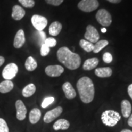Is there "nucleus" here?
<instances>
[{"instance_id": "obj_1", "label": "nucleus", "mask_w": 132, "mask_h": 132, "mask_svg": "<svg viewBox=\"0 0 132 132\" xmlns=\"http://www.w3.org/2000/svg\"><path fill=\"white\" fill-rule=\"evenodd\" d=\"M59 61L70 70H75L81 65V57L79 54L70 51L68 48L62 47L57 52Z\"/></svg>"}, {"instance_id": "obj_2", "label": "nucleus", "mask_w": 132, "mask_h": 132, "mask_svg": "<svg viewBox=\"0 0 132 132\" xmlns=\"http://www.w3.org/2000/svg\"><path fill=\"white\" fill-rule=\"evenodd\" d=\"M81 100L85 103H89L93 100L95 95V88L91 79L83 77L79 79L77 83Z\"/></svg>"}, {"instance_id": "obj_3", "label": "nucleus", "mask_w": 132, "mask_h": 132, "mask_svg": "<svg viewBox=\"0 0 132 132\" xmlns=\"http://www.w3.org/2000/svg\"><path fill=\"white\" fill-rule=\"evenodd\" d=\"M121 119V116L118 112L114 110H106L101 116L102 123L107 127H113L117 125Z\"/></svg>"}, {"instance_id": "obj_4", "label": "nucleus", "mask_w": 132, "mask_h": 132, "mask_svg": "<svg viewBox=\"0 0 132 132\" xmlns=\"http://www.w3.org/2000/svg\"><path fill=\"white\" fill-rule=\"evenodd\" d=\"M98 22L104 27L110 26L112 23V17L111 14L105 9H101L97 12L95 15Z\"/></svg>"}, {"instance_id": "obj_5", "label": "nucleus", "mask_w": 132, "mask_h": 132, "mask_svg": "<svg viewBox=\"0 0 132 132\" xmlns=\"http://www.w3.org/2000/svg\"><path fill=\"white\" fill-rule=\"evenodd\" d=\"M99 6L98 0H81L78 4V7L85 12L95 11Z\"/></svg>"}, {"instance_id": "obj_6", "label": "nucleus", "mask_w": 132, "mask_h": 132, "mask_svg": "<svg viewBox=\"0 0 132 132\" xmlns=\"http://www.w3.org/2000/svg\"><path fill=\"white\" fill-rule=\"evenodd\" d=\"M18 70L19 69L15 64L10 63L7 64L3 69L2 72L3 77L6 80H12L16 76Z\"/></svg>"}, {"instance_id": "obj_7", "label": "nucleus", "mask_w": 132, "mask_h": 132, "mask_svg": "<svg viewBox=\"0 0 132 132\" xmlns=\"http://www.w3.org/2000/svg\"><path fill=\"white\" fill-rule=\"evenodd\" d=\"M31 23L37 31H42L48 24L47 19L39 15H34L31 18Z\"/></svg>"}, {"instance_id": "obj_8", "label": "nucleus", "mask_w": 132, "mask_h": 132, "mask_svg": "<svg viewBox=\"0 0 132 132\" xmlns=\"http://www.w3.org/2000/svg\"><path fill=\"white\" fill-rule=\"evenodd\" d=\"M85 37L86 40L93 43H96L99 40L100 35L98 31L94 26L88 25L86 27V31L85 34Z\"/></svg>"}, {"instance_id": "obj_9", "label": "nucleus", "mask_w": 132, "mask_h": 132, "mask_svg": "<svg viewBox=\"0 0 132 132\" xmlns=\"http://www.w3.org/2000/svg\"><path fill=\"white\" fill-rule=\"evenodd\" d=\"M62 111H63V109L61 106H57L56 108L53 109L46 113L44 117V121L47 123L52 122L53 120H54L61 114Z\"/></svg>"}, {"instance_id": "obj_10", "label": "nucleus", "mask_w": 132, "mask_h": 132, "mask_svg": "<svg viewBox=\"0 0 132 132\" xmlns=\"http://www.w3.org/2000/svg\"><path fill=\"white\" fill-rule=\"evenodd\" d=\"M64 68L59 65H48L45 68V72L48 76L51 77H59L64 72Z\"/></svg>"}, {"instance_id": "obj_11", "label": "nucleus", "mask_w": 132, "mask_h": 132, "mask_svg": "<svg viewBox=\"0 0 132 132\" xmlns=\"http://www.w3.org/2000/svg\"><path fill=\"white\" fill-rule=\"evenodd\" d=\"M15 107L16 110V118L19 120H23L26 118L27 109L23 102L21 100H16L15 103Z\"/></svg>"}, {"instance_id": "obj_12", "label": "nucleus", "mask_w": 132, "mask_h": 132, "mask_svg": "<svg viewBox=\"0 0 132 132\" xmlns=\"http://www.w3.org/2000/svg\"><path fill=\"white\" fill-rule=\"evenodd\" d=\"M25 43V36L23 29L17 31L14 40V47L15 48H20Z\"/></svg>"}, {"instance_id": "obj_13", "label": "nucleus", "mask_w": 132, "mask_h": 132, "mask_svg": "<svg viewBox=\"0 0 132 132\" xmlns=\"http://www.w3.org/2000/svg\"><path fill=\"white\" fill-rule=\"evenodd\" d=\"M62 90H63L65 96L67 99H73L77 95L75 89L72 85L69 82H64L62 85Z\"/></svg>"}, {"instance_id": "obj_14", "label": "nucleus", "mask_w": 132, "mask_h": 132, "mask_svg": "<svg viewBox=\"0 0 132 132\" xmlns=\"http://www.w3.org/2000/svg\"><path fill=\"white\" fill-rule=\"evenodd\" d=\"M25 15V11L19 5H15L12 8V17L15 20H20Z\"/></svg>"}, {"instance_id": "obj_15", "label": "nucleus", "mask_w": 132, "mask_h": 132, "mask_svg": "<svg viewBox=\"0 0 132 132\" xmlns=\"http://www.w3.org/2000/svg\"><path fill=\"white\" fill-rule=\"evenodd\" d=\"M122 114L124 118H127L131 114V105L130 102L127 100H123L120 103Z\"/></svg>"}, {"instance_id": "obj_16", "label": "nucleus", "mask_w": 132, "mask_h": 132, "mask_svg": "<svg viewBox=\"0 0 132 132\" xmlns=\"http://www.w3.org/2000/svg\"><path fill=\"white\" fill-rule=\"evenodd\" d=\"M70 127V122L69 120L64 119H60L56 120L53 124V129L54 130H67Z\"/></svg>"}, {"instance_id": "obj_17", "label": "nucleus", "mask_w": 132, "mask_h": 132, "mask_svg": "<svg viewBox=\"0 0 132 132\" xmlns=\"http://www.w3.org/2000/svg\"><path fill=\"white\" fill-rule=\"evenodd\" d=\"M113 71L110 67H101L95 70V74L100 78H107L112 75Z\"/></svg>"}, {"instance_id": "obj_18", "label": "nucleus", "mask_w": 132, "mask_h": 132, "mask_svg": "<svg viewBox=\"0 0 132 132\" xmlns=\"http://www.w3.org/2000/svg\"><path fill=\"white\" fill-rule=\"evenodd\" d=\"M41 118V111L38 108H33L30 111L29 115V122L32 124L37 123Z\"/></svg>"}, {"instance_id": "obj_19", "label": "nucleus", "mask_w": 132, "mask_h": 132, "mask_svg": "<svg viewBox=\"0 0 132 132\" xmlns=\"http://www.w3.org/2000/svg\"><path fill=\"white\" fill-rule=\"evenodd\" d=\"M62 29V24L59 21H54L49 27V34L51 36H56L60 33Z\"/></svg>"}, {"instance_id": "obj_20", "label": "nucleus", "mask_w": 132, "mask_h": 132, "mask_svg": "<svg viewBox=\"0 0 132 132\" xmlns=\"http://www.w3.org/2000/svg\"><path fill=\"white\" fill-rule=\"evenodd\" d=\"M98 59L97 57L87 59L85 61V63L82 66V68L85 70H91L97 67L98 64Z\"/></svg>"}, {"instance_id": "obj_21", "label": "nucleus", "mask_w": 132, "mask_h": 132, "mask_svg": "<svg viewBox=\"0 0 132 132\" xmlns=\"http://www.w3.org/2000/svg\"><path fill=\"white\" fill-rule=\"evenodd\" d=\"M14 88V83L11 80L3 81L0 82V92L3 94L7 93Z\"/></svg>"}, {"instance_id": "obj_22", "label": "nucleus", "mask_w": 132, "mask_h": 132, "mask_svg": "<svg viewBox=\"0 0 132 132\" xmlns=\"http://www.w3.org/2000/svg\"><path fill=\"white\" fill-rule=\"evenodd\" d=\"M36 90V86L32 83L29 84L23 88L22 90V95L24 97H29L35 93Z\"/></svg>"}, {"instance_id": "obj_23", "label": "nucleus", "mask_w": 132, "mask_h": 132, "mask_svg": "<svg viewBox=\"0 0 132 132\" xmlns=\"http://www.w3.org/2000/svg\"><path fill=\"white\" fill-rule=\"evenodd\" d=\"M37 64L36 61L32 56H29L27 58L25 62V68L29 72H32L37 68Z\"/></svg>"}, {"instance_id": "obj_24", "label": "nucleus", "mask_w": 132, "mask_h": 132, "mask_svg": "<svg viewBox=\"0 0 132 132\" xmlns=\"http://www.w3.org/2000/svg\"><path fill=\"white\" fill-rule=\"evenodd\" d=\"M79 44H80V47L86 52H90L93 50L94 45L89 41L85 40V39H81Z\"/></svg>"}, {"instance_id": "obj_25", "label": "nucleus", "mask_w": 132, "mask_h": 132, "mask_svg": "<svg viewBox=\"0 0 132 132\" xmlns=\"http://www.w3.org/2000/svg\"><path fill=\"white\" fill-rule=\"evenodd\" d=\"M108 41L106 40H98V42H97L95 44L92 52L95 53H97L100 52L103 48H105L106 46L108 45Z\"/></svg>"}, {"instance_id": "obj_26", "label": "nucleus", "mask_w": 132, "mask_h": 132, "mask_svg": "<svg viewBox=\"0 0 132 132\" xmlns=\"http://www.w3.org/2000/svg\"><path fill=\"white\" fill-rule=\"evenodd\" d=\"M20 3L24 7L32 8L35 5L34 0H19Z\"/></svg>"}, {"instance_id": "obj_27", "label": "nucleus", "mask_w": 132, "mask_h": 132, "mask_svg": "<svg viewBox=\"0 0 132 132\" xmlns=\"http://www.w3.org/2000/svg\"><path fill=\"white\" fill-rule=\"evenodd\" d=\"M37 37H38V42H39V44L42 45V44H44L45 42L46 38V34L45 32L42 31H38L37 32Z\"/></svg>"}, {"instance_id": "obj_28", "label": "nucleus", "mask_w": 132, "mask_h": 132, "mask_svg": "<svg viewBox=\"0 0 132 132\" xmlns=\"http://www.w3.org/2000/svg\"><path fill=\"white\" fill-rule=\"evenodd\" d=\"M54 101V98L53 97H48L43 100L41 106L43 108H45L49 106L50 105L52 104Z\"/></svg>"}, {"instance_id": "obj_29", "label": "nucleus", "mask_w": 132, "mask_h": 132, "mask_svg": "<svg viewBox=\"0 0 132 132\" xmlns=\"http://www.w3.org/2000/svg\"><path fill=\"white\" fill-rule=\"evenodd\" d=\"M0 132H9L7 123L2 118H0Z\"/></svg>"}, {"instance_id": "obj_30", "label": "nucleus", "mask_w": 132, "mask_h": 132, "mask_svg": "<svg viewBox=\"0 0 132 132\" xmlns=\"http://www.w3.org/2000/svg\"><path fill=\"white\" fill-rule=\"evenodd\" d=\"M44 44L48 47H54L56 45V40L53 37H48L45 39Z\"/></svg>"}, {"instance_id": "obj_31", "label": "nucleus", "mask_w": 132, "mask_h": 132, "mask_svg": "<svg viewBox=\"0 0 132 132\" xmlns=\"http://www.w3.org/2000/svg\"><path fill=\"white\" fill-rule=\"evenodd\" d=\"M50 47L46 45L45 44H42V45H41L40 54L42 56H47L50 53Z\"/></svg>"}, {"instance_id": "obj_32", "label": "nucleus", "mask_w": 132, "mask_h": 132, "mask_svg": "<svg viewBox=\"0 0 132 132\" xmlns=\"http://www.w3.org/2000/svg\"><path fill=\"white\" fill-rule=\"evenodd\" d=\"M103 61L106 64L111 63L113 61V56H112L111 54L109 52L105 53L103 55Z\"/></svg>"}, {"instance_id": "obj_33", "label": "nucleus", "mask_w": 132, "mask_h": 132, "mask_svg": "<svg viewBox=\"0 0 132 132\" xmlns=\"http://www.w3.org/2000/svg\"><path fill=\"white\" fill-rule=\"evenodd\" d=\"M45 1L47 4L53 5V6H57L61 4L62 2L64 1V0H45Z\"/></svg>"}, {"instance_id": "obj_34", "label": "nucleus", "mask_w": 132, "mask_h": 132, "mask_svg": "<svg viewBox=\"0 0 132 132\" xmlns=\"http://www.w3.org/2000/svg\"><path fill=\"white\" fill-rule=\"evenodd\" d=\"M127 90H128V95H129L130 98L132 99V84H131V85H130L129 86H128Z\"/></svg>"}, {"instance_id": "obj_35", "label": "nucleus", "mask_w": 132, "mask_h": 132, "mask_svg": "<svg viewBox=\"0 0 132 132\" xmlns=\"http://www.w3.org/2000/svg\"><path fill=\"white\" fill-rule=\"evenodd\" d=\"M127 123H128V125H129L130 127H132V114H130V116L128 117V119Z\"/></svg>"}, {"instance_id": "obj_36", "label": "nucleus", "mask_w": 132, "mask_h": 132, "mask_svg": "<svg viewBox=\"0 0 132 132\" xmlns=\"http://www.w3.org/2000/svg\"><path fill=\"white\" fill-rule=\"evenodd\" d=\"M107 1L111 3H114V4H118L121 1V0H107Z\"/></svg>"}, {"instance_id": "obj_37", "label": "nucleus", "mask_w": 132, "mask_h": 132, "mask_svg": "<svg viewBox=\"0 0 132 132\" xmlns=\"http://www.w3.org/2000/svg\"><path fill=\"white\" fill-rule=\"evenodd\" d=\"M4 61H5V59L4 58V57L0 56V66H1L3 64H4Z\"/></svg>"}, {"instance_id": "obj_38", "label": "nucleus", "mask_w": 132, "mask_h": 132, "mask_svg": "<svg viewBox=\"0 0 132 132\" xmlns=\"http://www.w3.org/2000/svg\"><path fill=\"white\" fill-rule=\"evenodd\" d=\"M120 132H132V131L128 129H123L122 130H121V131Z\"/></svg>"}, {"instance_id": "obj_39", "label": "nucleus", "mask_w": 132, "mask_h": 132, "mask_svg": "<svg viewBox=\"0 0 132 132\" xmlns=\"http://www.w3.org/2000/svg\"><path fill=\"white\" fill-rule=\"evenodd\" d=\"M101 31L103 33H105L106 32V29L105 28H102V29H101Z\"/></svg>"}]
</instances>
